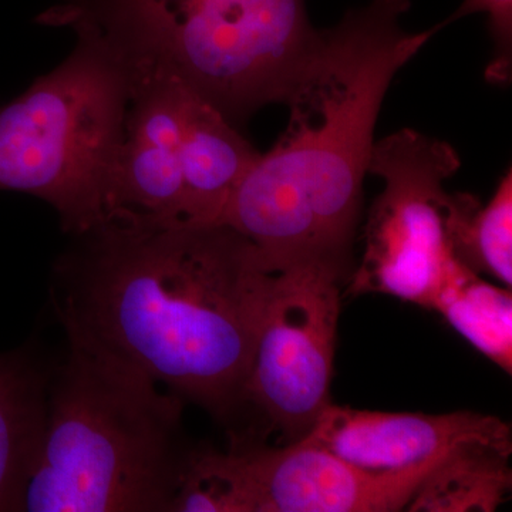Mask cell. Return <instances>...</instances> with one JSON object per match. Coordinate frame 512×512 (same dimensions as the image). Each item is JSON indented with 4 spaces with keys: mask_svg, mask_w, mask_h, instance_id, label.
<instances>
[{
    "mask_svg": "<svg viewBox=\"0 0 512 512\" xmlns=\"http://www.w3.org/2000/svg\"><path fill=\"white\" fill-rule=\"evenodd\" d=\"M477 13L487 15L494 40V56L485 77L494 84L508 83L512 72V0H464L439 28Z\"/></svg>",
    "mask_w": 512,
    "mask_h": 512,
    "instance_id": "cell-16",
    "label": "cell"
},
{
    "mask_svg": "<svg viewBox=\"0 0 512 512\" xmlns=\"http://www.w3.org/2000/svg\"><path fill=\"white\" fill-rule=\"evenodd\" d=\"M345 274L323 261L276 269L242 404H254L274 429L305 437L330 403Z\"/></svg>",
    "mask_w": 512,
    "mask_h": 512,
    "instance_id": "cell-7",
    "label": "cell"
},
{
    "mask_svg": "<svg viewBox=\"0 0 512 512\" xmlns=\"http://www.w3.org/2000/svg\"><path fill=\"white\" fill-rule=\"evenodd\" d=\"M130 82L123 143L103 225L183 224L181 140L191 90L165 73L130 74Z\"/></svg>",
    "mask_w": 512,
    "mask_h": 512,
    "instance_id": "cell-9",
    "label": "cell"
},
{
    "mask_svg": "<svg viewBox=\"0 0 512 512\" xmlns=\"http://www.w3.org/2000/svg\"><path fill=\"white\" fill-rule=\"evenodd\" d=\"M76 30L72 56L0 107V190L49 202L82 237L106 221L131 82L106 40Z\"/></svg>",
    "mask_w": 512,
    "mask_h": 512,
    "instance_id": "cell-5",
    "label": "cell"
},
{
    "mask_svg": "<svg viewBox=\"0 0 512 512\" xmlns=\"http://www.w3.org/2000/svg\"><path fill=\"white\" fill-rule=\"evenodd\" d=\"M454 254L476 274L512 285V173H505L484 207L463 194L453 228Z\"/></svg>",
    "mask_w": 512,
    "mask_h": 512,
    "instance_id": "cell-15",
    "label": "cell"
},
{
    "mask_svg": "<svg viewBox=\"0 0 512 512\" xmlns=\"http://www.w3.org/2000/svg\"><path fill=\"white\" fill-rule=\"evenodd\" d=\"M458 167L450 144L410 128L375 141L367 173L382 178L384 188L369 212L350 292L383 293L431 309L460 262L453 228L463 194L444 190Z\"/></svg>",
    "mask_w": 512,
    "mask_h": 512,
    "instance_id": "cell-6",
    "label": "cell"
},
{
    "mask_svg": "<svg viewBox=\"0 0 512 512\" xmlns=\"http://www.w3.org/2000/svg\"><path fill=\"white\" fill-rule=\"evenodd\" d=\"M49 375L29 350L0 355V512L23 511L45 436Z\"/></svg>",
    "mask_w": 512,
    "mask_h": 512,
    "instance_id": "cell-12",
    "label": "cell"
},
{
    "mask_svg": "<svg viewBox=\"0 0 512 512\" xmlns=\"http://www.w3.org/2000/svg\"><path fill=\"white\" fill-rule=\"evenodd\" d=\"M259 157L261 153L227 117L191 92L181 140L183 224H220L229 201Z\"/></svg>",
    "mask_w": 512,
    "mask_h": 512,
    "instance_id": "cell-11",
    "label": "cell"
},
{
    "mask_svg": "<svg viewBox=\"0 0 512 512\" xmlns=\"http://www.w3.org/2000/svg\"><path fill=\"white\" fill-rule=\"evenodd\" d=\"M431 311L505 373H512V293L484 281L458 262L441 286Z\"/></svg>",
    "mask_w": 512,
    "mask_h": 512,
    "instance_id": "cell-14",
    "label": "cell"
},
{
    "mask_svg": "<svg viewBox=\"0 0 512 512\" xmlns=\"http://www.w3.org/2000/svg\"><path fill=\"white\" fill-rule=\"evenodd\" d=\"M60 16L106 40L128 72L170 74L231 123L288 103L325 40L306 0H64Z\"/></svg>",
    "mask_w": 512,
    "mask_h": 512,
    "instance_id": "cell-4",
    "label": "cell"
},
{
    "mask_svg": "<svg viewBox=\"0 0 512 512\" xmlns=\"http://www.w3.org/2000/svg\"><path fill=\"white\" fill-rule=\"evenodd\" d=\"M353 466L399 473L436 463L470 446L511 451V429L488 414L389 413L330 403L302 439Z\"/></svg>",
    "mask_w": 512,
    "mask_h": 512,
    "instance_id": "cell-10",
    "label": "cell"
},
{
    "mask_svg": "<svg viewBox=\"0 0 512 512\" xmlns=\"http://www.w3.org/2000/svg\"><path fill=\"white\" fill-rule=\"evenodd\" d=\"M228 453L249 512L406 510L421 481L443 460L399 473H375L305 440L269 447L238 439Z\"/></svg>",
    "mask_w": 512,
    "mask_h": 512,
    "instance_id": "cell-8",
    "label": "cell"
},
{
    "mask_svg": "<svg viewBox=\"0 0 512 512\" xmlns=\"http://www.w3.org/2000/svg\"><path fill=\"white\" fill-rule=\"evenodd\" d=\"M67 345L23 511L171 512L191 454L184 400L82 340Z\"/></svg>",
    "mask_w": 512,
    "mask_h": 512,
    "instance_id": "cell-3",
    "label": "cell"
},
{
    "mask_svg": "<svg viewBox=\"0 0 512 512\" xmlns=\"http://www.w3.org/2000/svg\"><path fill=\"white\" fill-rule=\"evenodd\" d=\"M511 451L470 446L448 454L424 477L406 511L493 512L512 488Z\"/></svg>",
    "mask_w": 512,
    "mask_h": 512,
    "instance_id": "cell-13",
    "label": "cell"
},
{
    "mask_svg": "<svg viewBox=\"0 0 512 512\" xmlns=\"http://www.w3.org/2000/svg\"><path fill=\"white\" fill-rule=\"evenodd\" d=\"M410 0L346 13L291 100L288 128L244 178L220 224L272 268L323 261L348 275L377 117L396 73L439 32H406Z\"/></svg>",
    "mask_w": 512,
    "mask_h": 512,
    "instance_id": "cell-2",
    "label": "cell"
},
{
    "mask_svg": "<svg viewBox=\"0 0 512 512\" xmlns=\"http://www.w3.org/2000/svg\"><path fill=\"white\" fill-rule=\"evenodd\" d=\"M82 238L53 285L66 336L229 419L276 269L227 225H103Z\"/></svg>",
    "mask_w": 512,
    "mask_h": 512,
    "instance_id": "cell-1",
    "label": "cell"
}]
</instances>
